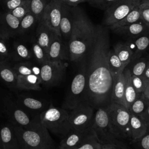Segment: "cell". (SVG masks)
<instances>
[{
	"mask_svg": "<svg viewBox=\"0 0 149 149\" xmlns=\"http://www.w3.org/2000/svg\"><path fill=\"white\" fill-rule=\"evenodd\" d=\"M0 80L10 89L17 88V75L12 62L0 61Z\"/></svg>",
	"mask_w": 149,
	"mask_h": 149,
	"instance_id": "7402d4cb",
	"label": "cell"
},
{
	"mask_svg": "<svg viewBox=\"0 0 149 149\" xmlns=\"http://www.w3.org/2000/svg\"><path fill=\"white\" fill-rule=\"evenodd\" d=\"M41 124L48 130L61 139L70 130L69 112L66 109L54 107L52 104L40 115Z\"/></svg>",
	"mask_w": 149,
	"mask_h": 149,
	"instance_id": "8992f818",
	"label": "cell"
},
{
	"mask_svg": "<svg viewBox=\"0 0 149 149\" xmlns=\"http://www.w3.org/2000/svg\"><path fill=\"white\" fill-rule=\"evenodd\" d=\"M74 19V7L70 6L63 3L59 31L62 38L67 42L69 41L72 32Z\"/></svg>",
	"mask_w": 149,
	"mask_h": 149,
	"instance_id": "ac0fdd59",
	"label": "cell"
},
{
	"mask_svg": "<svg viewBox=\"0 0 149 149\" xmlns=\"http://www.w3.org/2000/svg\"><path fill=\"white\" fill-rule=\"evenodd\" d=\"M34 63V60H29L12 62V65L13 68L17 76H24L33 74Z\"/></svg>",
	"mask_w": 149,
	"mask_h": 149,
	"instance_id": "e575fe53",
	"label": "cell"
},
{
	"mask_svg": "<svg viewBox=\"0 0 149 149\" xmlns=\"http://www.w3.org/2000/svg\"><path fill=\"white\" fill-rule=\"evenodd\" d=\"M3 109L9 122L15 125L24 127L34 126L40 123V116L33 117L16 102V100L9 97L3 100Z\"/></svg>",
	"mask_w": 149,
	"mask_h": 149,
	"instance_id": "ba28073f",
	"label": "cell"
},
{
	"mask_svg": "<svg viewBox=\"0 0 149 149\" xmlns=\"http://www.w3.org/2000/svg\"><path fill=\"white\" fill-rule=\"evenodd\" d=\"M143 94L147 99L149 100V80H147V84Z\"/></svg>",
	"mask_w": 149,
	"mask_h": 149,
	"instance_id": "c3c4849f",
	"label": "cell"
},
{
	"mask_svg": "<svg viewBox=\"0 0 149 149\" xmlns=\"http://www.w3.org/2000/svg\"><path fill=\"white\" fill-rule=\"evenodd\" d=\"M63 3H65L72 7H76L81 3L87 2L88 0H61Z\"/></svg>",
	"mask_w": 149,
	"mask_h": 149,
	"instance_id": "f6af8a7d",
	"label": "cell"
},
{
	"mask_svg": "<svg viewBox=\"0 0 149 149\" xmlns=\"http://www.w3.org/2000/svg\"><path fill=\"white\" fill-rule=\"evenodd\" d=\"M130 146L132 149H149V128L141 137L132 141Z\"/></svg>",
	"mask_w": 149,
	"mask_h": 149,
	"instance_id": "f35d334b",
	"label": "cell"
},
{
	"mask_svg": "<svg viewBox=\"0 0 149 149\" xmlns=\"http://www.w3.org/2000/svg\"><path fill=\"white\" fill-rule=\"evenodd\" d=\"M40 19L29 12L20 21L19 36L31 38L34 34Z\"/></svg>",
	"mask_w": 149,
	"mask_h": 149,
	"instance_id": "cb8c5ba5",
	"label": "cell"
},
{
	"mask_svg": "<svg viewBox=\"0 0 149 149\" xmlns=\"http://www.w3.org/2000/svg\"><path fill=\"white\" fill-rule=\"evenodd\" d=\"M143 0H120L105 11L103 24L111 26L121 20Z\"/></svg>",
	"mask_w": 149,
	"mask_h": 149,
	"instance_id": "8fae6325",
	"label": "cell"
},
{
	"mask_svg": "<svg viewBox=\"0 0 149 149\" xmlns=\"http://www.w3.org/2000/svg\"><path fill=\"white\" fill-rule=\"evenodd\" d=\"M0 134L3 149H22L10 122L1 125Z\"/></svg>",
	"mask_w": 149,
	"mask_h": 149,
	"instance_id": "44dd1931",
	"label": "cell"
},
{
	"mask_svg": "<svg viewBox=\"0 0 149 149\" xmlns=\"http://www.w3.org/2000/svg\"><path fill=\"white\" fill-rule=\"evenodd\" d=\"M144 79L147 80H149V61L147 64V66L143 73V74L142 75Z\"/></svg>",
	"mask_w": 149,
	"mask_h": 149,
	"instance_id": "681fc988",
	"label": "cell"
},
{
	"mask_svg": "<svg viewBox=\"0 0 149 149\" xmlns=\"http://www.w3.org/2000/svg\"><path fill=\"white\" fill-rule=\"evenodd\" d=\"M0 149H3V145H2V140H1V134H0Z\"/></svg>",
	"mask_w": 149,
	"mask_h": 149,
	"instance_id": "f907efd6",
	"label": "cell"
},
{
	"mask_svg": "<svg viewBox=\"0 0 149 149\" xmlns=\"http://www.w3.org/2000/svg\"><path fill=\"white\" fill-rule=\"evenodd\" d=\"M131 79L132 84L136 92L139 94L143 93L147 84V80L143 76L136 75H132Z\"/></svg>",
	"mask_w": 149,
	"mask_h": 149,
	"instance_id": "b9f144b4",
	"label": "cell"
},
{
	"mask_svg": "<svg viewBox=\"0 0 149 149\" xmlns=\"http://www.w3.org/2000/svg\"><path fill=\"white\" fill-rule=\"evenodd\" d=\"M115 33L127 37L128 40L136 38L149 31V27L141 20L129 25L111 29Z\"/></svg>",
	"mask_w": 149,
	"mask_h": 149,
	"instance_id": "ffe728a7",
	"label": "cell"
},
{
	"mask_svg": "<svg viewBox=\"0 0 149 149\" xmlns=\"http://www.w3.org/2000/svg\"><path fill=\"white\" fill-rule=\"evenodd\" d=\"M51 0H28L30 12L41 19L44 10Z\"/></svg>",
	"mask_w": 149,
	"mask_h": 149,
	"instance_id": "d590c367",
	"label": "cell"
},
{
	"mask_svg": "<svg viewBox=\"0 0 149 149\" xmlns=\"http://www.w3.org/2000/svg\"><path fill=\"white\" fill-rule=\"evenodd\" d=\"M20 21L9 12H0V35L9 40L18 37Z\"/></svg>",
	"mask_w": 149,
	"mask_h": 149,
	"instance_id": "9a60e30c",
	"label": "cell"
},
{
	"mask_svg": "<svg viewBox=\"0 0 149 149\" xmlns=\"http://www.w3.org/2000/svg\"><path fill=\"white\" fill-rule=\"evenodd\" d=\"M30 12L28 0H25L20 5L16 7L9 12L20 20Z\"/></svg>",
	"mask_w": 149,
	"mask_h": 149,
	"instance_id": "60d3db41",
	"label": "cell"
},
{
	"mask_svg": "<svg viewBox=\"0 0 149 149\" xmlns=\"http://www.w3.org/2000/svg\"><path fill=\"white\" fill-rule=\"evenodd\" d=\"M57 34L41 19L36 29L34 37L37 42L46 51L48 54L49 46L53 38Z\"/></svg>",
	"mask_w": 149,
	"mask_h": 149,
	"instance_id": "d6986e66",
	"label": "cell"
},
{
	"mask_svg": "<svg viewBox=\"0 0 149 149\" xmlns=\"http://www.w3.org/2000/svg\"><path fill=\"white\" fill-rule=\"evenodd\" d=\"M110 125L116 136L130 145L132 141L130 133V116L129 110L125 106L111 103L107 107Z\"/></svg>",
	"mask_w": 149,
	"mask_h": 149,
	"instance_id": "5b68a950",
	"label": "cell"
},
{
	"mask_svg": "<svg viewBox=\"0 0 149 149\" xmlns=\"http://www.w3.org/2000/svg\"><path fill=\"white\" fill-rule=\"evenodd\" d=\"M126 83V79L123 72L119 74L113 80L111 95V103L118 104L125 106Z\"/></svg>",
	"mask_w": 149,
	"mask_h": 149,
	"instance_id": "603a6c76",
	"label": "cell"
},
{
	"mask_svg": "<svg viewBox=\"0 0 149 149\" xmlns=\"http://www.w3.org/2000/svg\"><path fill=\"white\" fill-rule=\"evenodd\" d=\"M2 1V0H0V1Z\"/></svg>",
	"mask_w": 149,
	"mask_h": 149,
	"instance_id": "f5cc1de1",
	"label": "cell"
},
{
	"mask_svg": "<svg viewBox=\"0 0 149 149\" xmlns=\"http://www.w3.org/2000/svg\"><path fill=\"white\" fill-rule=\"evenodd\" d=\"M109 49V36L107 29L97 26L94 42L83 59L87 77L84 101L95 109L99 107H107L111 104L113 80L108 62Z\"/></svg>",
	"mask_w": 149,
	"mask_h": 149,
	"instance_id": "6da1fadb",
	"label": "cell"
},
{
	"mask_svg": "<svg viewBox=\"0 0 149 149\" xmlns=\"http://www.w3.org/2000/svg\"><path fill=\"white\" fill-rule=\"evenodd\" d=\"M12 40L5 38L0 35V61L11 62Z\"/></svg>",
	"mask_w": 149,
	"mask_h": 149,
	"instance_id": "8d00e7d4",
	"label": "cell"
},
{
	"mask_svg": "<svg viewBox=\"0 0 149 149\" xmlns=\"http://www.w3.org/2000/svg\"><path fill=\"white\" fill-rule=\"evenodd\" d=\"M48 56L49 61L52 62L69 61L68 42L56 35L49 46Z\"/></svg>",
	"mask_w": 149,
	"mask_h": 149,
	"instance_id": "e0dca14e",
	"label": "cell"
},
{
	"mask_svg": "<svg viewBox=\"0 0 149 149\" xmlns=\"http://www.w3.org/2000/svg\"><path fill=\"white\" fill-rule=\"evenodd\" d=\"M41 78L33 74L17 76V88L26 90H41Z\"/></svg>",
	"mask_w": 149,
	"mask_h": 149,
	"instance_id": "484cf974",
	"label": "cell"
},
{
	"mask_svg": "<svg viewBox=\"0 0 149 149\" xmlns=\"http://www.w3.org/2000/svg\"><path fill=\"white\" fill-rule=\"evenodd\" d=\"M120 0H88V3L93 7L106 10Z\"/></svg>",
	"mask_w": 149,
	"mask_h": 149,
	"instance_id": "ab89813d",
	"label": "cell"
},
{
	"mask_svg": "<svg viewBox=\"0 0 149 149\" xmlns=\"http://www.w3.org/2000/svg\"><path fill=\"white\" fill-rule=\"evenodd\" d=\"M146 1H149V0H146Z\"/></svg>",
	"mask_w": 149,
	"mask_h": 149,
	"instance_id": "816d5d0a",
	"label": "cell"
},
{
	"mask_svg": "<svg viewBox=\"0 0 149 149\" xmlns=\"http://www.w3.org/2000/svg\"><path fill=\"white\" fill-rule=\"evenodd\" d=\"M101 146L95 134H94L79 146L69 149H101Z\"/></svg>",
	"mask_w": 149,
	"mask_h": 149,
	"instance_id": "74e56055",
	"label": "cell"
},
{
	"mask_svg": "<svg viewBox=\"0 0 149 149\" xmlns=\"http://www.w3.org/2000/svg\"><path fill=\"white\" fill-rule=\"evenodd\" d=\"M140 118H141L148 126V128H149V106Z\"/></svg>",
	"mask_w": 149,
	"mask_h": 149,
	"instance_id": "bcb514c9",
	"label": "cell"
},
{
	"mask_svg": "<svg viewBox=\"0 0 149 149\" xmlns=\"http://www.w3.org/2000/svg\"><path fill=\"white\" fill-rule=\"evenodd\" d=\"M123 73L126 79V88L125 91V106L127 109H129L131 104L138 97L139 94L136 92L132 84L131 79L132 75L129 70L127 68H125L123 70Z\"/></svg>",
	"mask_w": 149,
	"mask_h": 149,
	"instance_id": "83f0119b",
	"label": "cell"
},
{
	"mask_svg": "<svg viewBox=\"0 0 149 149\" xmlns=\"http://www.w3.org/2000/svg\"><path fill=\"white\" fill-rule=\"evenodd\" d=\"M149 61V55H143L132 61L127 68L132 75L142 76Z\"/></svg>",
	"mask_w": 149,
	"mask_h": 149,
	"instance_id": "4dcf8cb0",
	"label": "cell"
},
{
	"mask_svg": "<svg viewBox=\"0 0 149 149\" xmlns=\"http://www.w3.org/2000/svg\"><path fill=\"white\" fill-rule=\"evenodd\" d=\"M94 134L95 133L92 127L81 130H70L61 139L58 149L74 148Z\"/></svg>",
	"mask_w": 149,
	"mask_h": 149,
	"instance_id": "2e32d148",
	"label": "cell"
},
{
	"mask_svg": "<svg viewBox=\"0 0 149 149\" xmlns=\"http://www.w3.org/2000/svg\"><path fill=\"white\" fill-rule=\"evenodd\" d=\"M80 63L77 73L74 76L64 101L62 108L72 110L80 102L84 101V95L87 84L86 70L84 61Z\"/></svg>",
	"mask_w": 149,
	"mask_h": 149,
	"instance_id": "52a82bcc",
	"label": "cell"
},
{
	"mask_svg": "<svg viewBox=\"0 0 149 149\" xmlns=\"http://www.w3.org/2000/svg\"><path fill=\"white\" fill-rule=\"evenodd\" d=\"M101 149H120V148L113 144H102Z\"/></svg>",
	"mask_w": 149,
	"mask_h": 149,
	"instance_id": "7dc6e473",
	"label": "cell"
},
{
	"mask_svg": "<svg viewBox=\"0 0 149 149\" xmlns=\"http://www.w3.org/2000/svg\"><path fill=\"white\" fill-rule=\"evenodd\" d=\"M95 109L86 101L80 102L69 112L70 130H81L92 127Z\"/></svg>",
	"mask_w": 149,
	"mask_h": 149,
	"instance_id": "9c48e42d",
	"label": "cell"
},
{
	"mask_svg": "<svg viewBox=\"0 0 149 149\" xmlns=\"http://www.w3.org/2000/svg\"><path fill=\"white\" fill-rule=\"evenodd\" d=\"M92 128L101 144H113L120 149H132L130 145L120 140L115 134L109 121L107 107L96 109Z\"/></svg>",
	"mask_w": 149,
	"mask_h": 149,
	"instance_id": "277c9868",
	"label": "cell"
},
{
	"mask_svg": "<svg viewBox=\"0 0 149 149\" xmlns=\"http://www.w3.org/2000/svg\"><path fill=\"white\" fill-rule=\"evenodd\" d=\"M33 60L30 38L18 36L12 40V62Z\"/></svg>",
	"mask_w": 149,
	"mask_h": 149,
	"instance_id": "5bb4252c",
	"label": "cell"
},
{
	"mask_svg": "<svg viewBox=\"0 0 149 149\" xmlns=\"http://www.w3.org/2000/svg\"><path fill=\"white\" fill-rule=\"evenodd\" d=\"M139 6L141 20L149 27V1L143 0Z\"/></svg>",
	"mask_w": 149,
	"mask_h": 149,
	"instance_id": "7bdbcfd3",
	"label": "cell"
},
{
	"mask_svg": "<svg viewBox=\"0 0 149 149\" xmlns=\"http://www.w3.org/2000/svg\"><path fill=\"white\" fill-rule=\"evenodd\" d=\"M132 49L133 56L132 61L144 55L149 50V31L126 42Z\"/></svg>",
	"mask_w": 149,
	"mask_h": 149,
	"instance_id": "d4e9b609",
	"label": "cell"
},
{
	"mask_svg": "<svg viewBox=\"0 0 149 149\" xmlns=\"http://www.w3.org/2000/svg\"><path fill=\"white\" fill-rule=\"evenodd\" d=\"M149 106V100L143 93L139 94L128 109L131 114L140 117Z\"/></svg>",
	"mask_w": 149,
	"mask_h": 149,
	"instance_id": "d6a6232c",
	"label": "cell"
},
{
	"mask_svg": "<svg viewBox=\"0 0 149 149\" xmlns=\"http://www.w3.org/2000/svg\"><path fill=\"white\" fill-rule=\"evenodd\" d=\"M74 24L68 41L69 61L81 62L86 56L94 42L97 26H95L80 7H74Z\"/></svg>",
	"mask_w": 149,
	"mask_h": 149,
	"instance_id": "7a4b0ae2",
	"label": "cell"
},
{
	"mask_svg": "<svg viewBox=\"0 0 149 149\" xmlns=\"http://www.w3.org/2000/svg\"><path fill=\"white\" fill-rule=\"evenodd\" d=\"M17 104L33 117L40 116L52 104L51 102L30 96L20 94L16 100Z\"/></svg>",
	"mask_w": 149,
	"mask_h": 149,
	"instance_id": "7c38bea8",
	"label": "cell"
},
{
	"mask_svg": "<svg viewBox=\"0 0 149 149\" xmlns=\"http://www.w3.org/2000/svg\"><path fill=\"white\" fill-rule=\"evenodd\" d=\"M130 125L132 141L141 137L148 129V126L141 118L132 114L130 116Z\"/></svg>",
	"mask_w": 149,
	"mask_h": 149,
	"instance_id": "4316f807",
	"label": "cell"
},
{
	"mask_svg": "<svg viewBox=\"0 0 149 149\" xmlns=\"http://www.w3.org/2000/svg\"><path fill=\"white\" fill-rule=\"evenodd\" d=\"M62 3L61 0H51L45 8L41 18L52 30L60 36L59 26Z\"/></svg>",
	"mask_w": 149,
	"mask_h": 149,
	"instance_id": "4fadbf2b",
	"label": "cell"
},
{
	"mask_svg": "<svg viewBox=\"0 0 149 149\" xmlns=\"http://www.w3.org/2000/svg\"><path fill=\"white\" fill-rule=\"evenodd\" d=\"M139 5H140L136 6L129 14H127L121 20L109 26V28L111 29H112L118 27L127 26L140 20L141 16H140V10Z\"/></svg>",
	"mask_w": 149,
	"mask_h": 149,
	"instance_id": "836d02e7",
	"label": "cell"
},
{
	"mask_svg": "<svg viewBox=\"0 0 149 149\" xmlns=\"http://www.w3.org/2000/svg\"><path fill=\"white\" fill-rule=\"evenodd\" d=\"M25 0H2L5 11L10 12L20 5Z\"/></svg>",
	"mask_w": 149,
	"mask_h": 149,
	"instance_id": "ee69618b",
	"label": "cell"
},
{
	"mask_svg": "<svg viewBox=\"0 0 149 149\" xmlns=\"http://www.w3.org/2000/svg\"><path fill=\"white\" fill-rule=\"evenodd\" d=\"M108 62L113 80H114L119 74L123 73L126 68L113 49H110L108 52Z\"/></svg>",
	"mask_w": 149,
	"mask_h": 149,
	"instance_id": "f546056e",
	"label": "cell"
},
{
	"mask_svg": "<svg viewBox=\"0 0 149 149\" xmlns=\"http://www.w3.org/2000/svg\"><path fill=\"white\" fill-rule=\"evenodd\" d=\"M30 45L33 55V60L37 62L40 65L49 61L47 52L37 42L34 36L30 38Z\"/></svg>",
	"mask_w": 149,
	"mask_h": 149,
	"instance_id": "1f68e13d",
	"label": "cell"
},
{
	"mask_svg": "<svg viewBox=\"0 0 149 149\" xmlns=\"http://www.w3.org/2000/svg\"><path fill=\"white\" fill-rule=\"evenodd\" d=\"M66 66L63 61H48L41 65V84L46 87L58 85L63 79Z\"/></svg>",
	"mask_w": 149,
	"mask_h": 149,
	"instance_id": "30bf717a",
	"label": "cell"
},
{
	"mask_svg": "<svg viewBox=\"0 0 149 149\" xmlns=\"http://www.w3.org/2000/svg\"><path fill=\"white\" fill-rule=\"evenodd\" d=\"M113 49L122 63L126 67L132 61L133 56L130 46L126 42H118L114 45Z\"/></svg>",
	"mask_w": 149,
	"mask_h": 149,
	"instance_id": "f1b7e54d",
	"label": "cell"
},
{
	"mask_svg": "<svg viewBox=\"0 0 149 149\" xmlns=\"http://www.w3.org/2000/svg\"><path fill=\"white\" fill-rule=\"evenodd\" d=\"M12 125L22 149H55L48 130L41 122L29 127Z\"/></svg>",
	"mask_w": 149,
	"mask_h": 149,
	"instance_id": "3957f363",
	"label": "cell"
}]
</instances>
